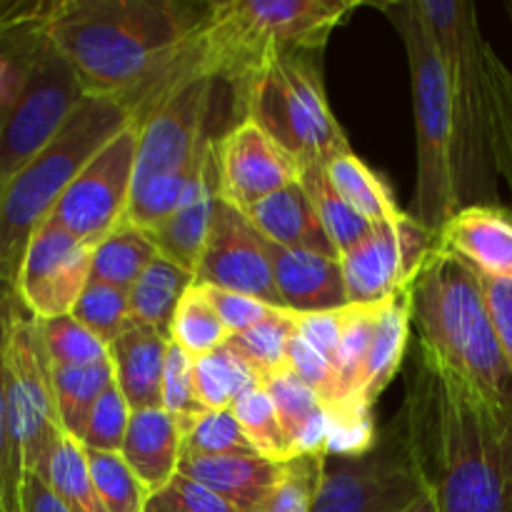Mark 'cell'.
Here are the masks:
<instances>
[{"instance_id":"obj_47","label":"cell","mask_w":512,"mask_h":512,"mask_svg":"<svg viewBox=\"0 0 512 512\" xmlns=\"http://www.w3.org/2000/svg\"><path fill=\"white\" fill-rule=\"evenodd\" d=\"M145 512H238L228 500L215 495L205 485L185 478L183 473L175 475L165 488L153 493L145 505Z\"/></svg>"},{"instance_id":"obj_52","label":"cell","mask_w":512,"mask_h":512,"mask_svg":"<svg viewBox=\"0 0 512 512\" xmlns=\"http://www.w3.org/2000/svg\"><path fill=\"white\" fill-rule=\"evenodd\" d=\"M20 512H73L63 503L58 493L48 485V480L35 473L23 475L20 485Z\"/></svg>"},{"instance_id":"obj_7","label":"cell","mask_w":512,"mask_h":512,"mask_svg":"<svg viewBox=\"0 0 512 512\" xmlns=\"http://www.w3.org/2000/svg\"><path fill=\"white\" fill-rule=\"evenodd\" d=\"M378 8L398 30L408 55L418 148V180L410 215L438 235L460 210L455 193L453 103L448 73L418 0H393L378 3Z\"/></svg>"},{"instance_id":"obj_14","label":"cell","mask_w":512,"mask_h":512,"mask_svg":"<svg viewBox=\"0 0 512 512\" xmlns=\"http://www.w3.org/2000/svg\"><path fill=\"white\" fill-rule=\"evenodd\" d=\"M215 80L198 78L170 93L138 125L135 185L193 168L208 148L205 133L213 108Z\"/></svg>"},{"instance_id":"obj_45","label":"cell","mask_w":512,"mask_h":512,"mask_svg":"<svg viewBox=\"0 0 512 512\" xmlns=\"http://www.w3.org/2000/svg\"><path fill=\"white\" fill-rule=\"evenodd\" d=\"M163 410L173 415L180 430L188 423H193L200 413H205L203 403H200L198 393H195L193 358L173 340H170L168 358H165Z\"/></svg>"},{"instance_id":"obj_49","label":"cell","mask_w":512,"mask_h":512,"mask_svg":"<svg viewBox=\"0 0 512 512\" xmlns=\"http://www.w3.org/2000/svg\"><path fill=\"white\" fill-rule=\"evenodd\" d=\"M348 308V305H345ZM345 308L328 310V313H308L298 315V335L318 350L330 365H338L340 343H343L345 333Z\"/></svg>"},{"instance_id":"obj_36","label":"cell","mask_w":512,"mask_h":512,"mask_svg":"<svg viewBox=\"0 0 512 512\" xmlns=\"http://www.w3.org/2000/svg\"><path fill=\"white\" fill-rule=\"evenodd\" d=\"M43 478L73 512H108L90 475L85 448L70 435L60 438Z\"/></svg>"},{"instance_id":"obj_2","label":"cell","mask_w":512,"mask_h":512,"mask_svg":"<svg viewBox=\"0 0 512 512\" xmlns=\"http://www.w3.org/2000/svg\"><path fill=\"white\" fill-rule=\"evenodd\" d=\"M203 10L178 0H58L48 40L85 95L115 100L140 125L170 95Z\"/></svg>"},{"instance_id":"obj_46","label":"cell","mask_w":512,"mask_h":512,"mask_svg":"<svg viewBox=\"0 0 512 512\" xmlns=\"http://www.w3.org/2000/svg\"><path fill=\"white\" fill-rule=\"evenodd\" d=\"M58 0H0V53L13 55L48 33Z\"/></svg>"},{"instance_id":"obj_35","label":"cell","mask_w":512,"mask_h":512,"mask_svg":"<svg viewBox=\"0 0 512 512\" xmlns=\"http://www.w3.org/2000/svg\"><path fill=\"white\" fill-rule=\"evenodd\" d=\"M170 340L178 343L193 360L223 348L230 340V330L220 320L203 285L193 283L183 295L170 325Z\"/></svg>"},{"instance_id":"obj_30","label":"cell","mask_w":512,"mask_h":512,"mask_svg":"<svg viewBox=\"0 0 512 512\" xmlns=\"http://www.w3.org/2000/svg\"><path fill=\"white\" fill-rule=\"evenodd\" d=\"M158 248L143 228L120 223L110 235H105L93 253V275L90 280L130 290L138 283L150 263L158 258Z\"/></svg>"},{"instance_id":"obj_22","label":"cell","mask_w":512,"mask_h":512,"mask_svg":"<svg viewBox=\"0 0 512 512\" xmlns=\"http://www.w3.org/2000/svg\"><path fill=\"white\" fill-rule=\"evenodd\" d=\"M243 215L270 243L340 260L338 248L333 245L330 235L325 233L308 193H305L298 180L270 195V198H265L263 203H258Z\"/></svg>"},{"instance_id":"obj_8","label":"cell","mask_w":512,"mask_h":512,"mask_svg":"<svg viewBox=\"0 0 512 512\" xmlns=\"http://www.w3.org/2000/svg\"><path fill=\"white\" fill-rule=\"evenodd\" d=\"M240 110L258 123L300 165H328L350 153L325 95L323 78L310 55H288L255 75L235 93Z\"/></svg>"},{"instance_id":"obj_23","label":"cell","mask_w":512,"mask_h":512,"mask_svg":"<svg viewBox=\"0 0 512 512\" xmlns=\"http://www.w3.org/2000/svg\"><path fill=\"white\" fill-rule=\"evenodd\" d=\"M120 455L153 495L178 475L183 460V433L173 415L163 408L138 410L130 415Z\"/></svg>"},{"instance_id":"obj_21","label":"cell","mask_w":512,"mask_h":512,"mask_svg":"<svg viewBox=\"0 0 512 512\" xmlns=\"http://www.w3.org/2000/svg\"><path fill=\"white\" fill-rule=\"evenodd\" d=\"M168 335L133 323L115 343L108 345L115 383L130 410L163 408V375L168 358Z\"/></svg>"},{"instance_id":"obj_18","label":"cell","mask_w":512,"mask_h":512,"mask_svg":"<svg viewBox=\"0 0 512 512\" xmlns=\"http://www.w3.org/2000/svg\"><path fill=\"white\" fill-rule=\"evenodd\" d=\"M283 308L290 313H328L348 305L340 260L308 250H290L265 240Z\"/></svg>"},{"instance_id":"obj_9","label":"cell","mask_w":512,"mask_h":512,"mask_svg":"<svg viewBox=\"0 0 512 512\" xmlns=\"http://www.w3.org/2000/svg\"><path fill=\"white\" fill-rule=\"evenodd\" d=\"M13 55L23 60V83L13 103L0 110V188L60 133L85 98L83 83L48 33Z\"/></svg>"},{"instance_id":"obj_54","label":"cell","mask_w":512,"mask_h":512,"mask_svg":"<svg viewBox=\"0 0 512 512\" xmlns=\"http://www.w3.org/2000/svg\"><path fill=\"white\" fill-rule=\"evenodd\" d=\"M403 512H438V510H435V503H433V498H430V493L425 490V493L420 495V498L415 500V503Z\"/></svg>"},{"instance_id":"obj_42","label":"cell","mask_w":512,"mask_h":512,"mask_svg":"<svg viewBox=\"0 0 512 512\" xmlns=\"http://www.w3.org/2000/svg\"><path fill=\"white\" fill-rule=\"evenodd\" d=\"M320 455H298L283 463L280 478L258 512H313L315 495H318L320 473H323Z\"/></svg>"},{"instance_id":"obj_56","label":"cell","mask_w":512,"mask_h":512,"mask_svg":"<svg viewBox=\"0 0 512 512\" xmlns=\"http://www.w3.org/2000/svg\"><path fill=\"white\" fill-rule=\"evenodd\" d=\"M0 512H5V510H3V505H0Z\"/></svg>"},{"instance_id":"obj_3","label":"cell","mask_w":512,"mask_h":512,"mask_svg":"<svg viewBox=\"0 0 512 512\" xmlns=\"http://www.w3.org/2000/svg\"><path fill=\"white\" fill-rule=\"evenodd\" d=\"M360 0H223L208 3L178 65V88L198 78L250 83L275 60L320 53Z\"/></svg>"},{"instance_id":"obj_13","label":"cell","mask_w":512,"mask_h":512,"mask_svg":"<svg viewBox=\"0 0 512 512\" xmlns=\"http://www.w3.org/2000/svg\"><path fill=\"white\" fill-rule=\"evenodd\" d=\"M93 245L83 243L53 220L30 235L15 278V298L35 320L73 313L93 275Z\"/></svg>"},{"instance_id":"obj_29","label":"cell","mask_w":512,"mask_h":512,"mask_svg":"<svg viewBox=\"0 0 512 512\" xmlns=\"http://www.w3.org/2000/svg\"><path fill=\"white\" fill-rule=\"evenodd\" d=\"M113 383L115 370L110 360L95 365H53L55 405H58V418L65 435L80 443L90 410Z\"/></svg>"},{"instance_id":"obj_26","label":"cell","mask_w":512,"mask_h":512,"mask_svg":"<svg viewBox=\"0 0 512 512\" xmlns=\"http://www.w3.org/2000/svg\"><path fill=\"white\" fill-rule=\"evenodd\" d=\"M410 330H413V310H410V285L400 293L378 303L373 340H370L368 370H365L363 398L368 405L385 393L400 370L408 350Z\"/></svg>"},{"instance_id":"obj_28","label":"cell","mask_w":512,"mask_h":512,"mask_svg":"<svg viewBox=\"0 0 512 512\" xmlns=\"http://www.w3.org/2000/svg\"><path fill=\"white\" fill-rule=\"evenodd\" d=\"M195 283V275L178 268L175 263L165 260L163 255L153 260L140 275L138 283L128 290L130 313L138 325L158 330L170 338V325H173L175 310L180 300Z\"/></svg>"},{"instance_id":"obj_19","label":"cell","mask_w":512,"mask_h":512,"mask_svg":"<svg viewBox=\"0 0 512 512\" xmlns=\"http://www.w3.org/2000/svg\"><path fill=\"white\" fill-rule=\"evenodd\" d=\"M218 203V153H215L213 145L188 198L180 203V208L168 220H163L158 228L145 230V233L150 235V240L165 260L188 270V273H195Z\"/></svg>"},{"instance_id":"obj_32","label":"cell","mask_w":512,"mask_h":512,"mask_svg":"<svg viewBox=\"0 0 512 512\" xmlns=\"http://www.w3.org/2000/svg\"><path fill=\"white\" fill-rule=\"evenodd\" d=\"M193 380L198 400L205 410L233 408L235 400L248 390L263 385L248 360L235 353L228 343L203 358L193 360Z\"/></svg>"},{"instance_id":"obj_48","label":"cell","mask_w":512,"mask_h":512,"mask_svg":"<svg viewBox=\"0 0 512 512\" xmlns=\"http://www.w3.org/2000/svg\"><path fill=\"white\" fill-rule=\"evenodd\" d=\"M288 368L308 385L310 390L318 393V398L323 400L325 410L333 403L335 398V370L323 355L315 348H310L300 335H295L293 343L288 350Z\"/></svg>"},{"instance_id":"obj_25","label":"cell","mask_w":512,"mask_h":512,"mask_svg":"<svg viewBox=\"0 0 512 512\" xmlns=\"http://www.w3.org/2000/svg\"><path fill=\"white\" fill-rule=\"evenodd\" d=\"M293 455H320L328 448V410L290 368L263 380Z\"/></svg>"},{"instance_id":"obj_51","label":"cell","mask_w":512,"mask_h":512,"mask_svg":"<svg viewBox=\"0 0 512 512\" xmlns=\"http://www.w3.org/2000/svg\"><path fill=\"white\" fill-rule=\"evenodd\" d=\"M483 290L495 333H498L500 348H503V355L512 373V283H498V280L483 278Z\"/></svg>"},{"instance_id":"obj_43","label":"cell","mask_w":512,"mask_h":512,"mask_svg":"<svg viewBox=\"0 0 512 512\" xmlns=\"http://www.w3.org/2000/svg\"><path fill=\"white\" fill-rule=\"evenodd\" d=\"M490 103H493V153L498 175L508 183L512 195V70L500 60V55L490 53Z\"/></svg>"},{"instance_id":"obj_17","label":"cell","mask_w":512,"mask_h":512,"mask_svg":"<svg viewBox=\"0 0 512 512\" xmlns=\"http://www.w3.org/2000/svg\"><path fill=\"white\" fill-rule=\"evenodd\" d=\"M438 248L463 260L480 278L512 283V210L503 205L460 208L438 233Z\"/></svg>"},{"instance_id":"obj_33","label":"cell","mask_w":512,"mask_h":512,"mask_svg":"<svg viewBox=\"0 0 512 512\" xmlns=\"http://www.w3.org/2000/svg\"><path fill=\"white\" fill-rule=\"evenodd\" d=\"M298 183L303 185V190L308 193L310 203H313L325 233L330 235V240H333V245L338 248L340 255H343L345 250L353 248V245H358L360 240L373 230V225H370L363 215L355 213V210L345 203L343 195L335 190V185L330 183L325 165H300Z\"/></svg>"},{"instance_id":"obj_40","label":"cell","mask_w":512,"mask_h":512,"mask_svg":"<svg viewBox=\"0 0 512 512\" xmlns=\"http://www.w3.org/2000/svg\"><path fill=\"white\" fill-rule=\"evenodd\" d=\"M90 475L108 512H145L150 493L120 453L85 450Z\"/></svg>"},{"instance_id":"obj_44","label":"cell","mask_w":512,"mask_h":512,"mask_svg":"<svg viewBox=\"0 0 512 512\" xmlns=\"http://www.w3.org/2000/svg\"><path fill=\"white\" fill-rule=\"evenodd\" d=\"M130 415L133 410H130L128 400L120 393L118 383H113L90 410V418L80 435V445L85 450H98V453H120L125 433H128Z\"/></svg>"},{"instance_id":"obj_4","label":"cell","mask_w":512,"mask_h":512,"mask_svg":"<svg viewBox=\"0 0 512 512\" xmlns=\"http://www.w3.org/2000/svg\"><path fill=\"white\" fill-rule=\"evenodd\" d=\"M410 310L425 358L512 410V373L473 268L435 245L410 283Z\"/></svg>"},{"instance_id":"obj_16","label":"cell","mask_w":512,"mask_h":512,"mask_svg":"<svg viewBox=\"0 0 512 512\" xmlns=\"http://www.w3.org/2000/svg\"><path fill=\"white\" fill-rule=\"evenodd\" d=\"M218 193L230 208L248 213L265 198L288 188L300 175L298 163L253 120L243 118L215 143Z\"/></svg>"},{"instance_id":"obj_5","label":"cell","mask_w":512,"mask_h":512,"mask_svg":"<svg viewBox=\"0 0 512 512\" xmlns=\"http://www.w3.org/2000/svg\"><path fill=\"white\" fill-rule=\"evenodd\" d=\"M435 35L453 103V170L460 208L498 205L493 153V103L488 58L493 53L473 3L418 0Z\"/></svg>"},{"instance_id":"obj_31","label":"cell","mask_w":512,"mask_h":512,"mask_svg":"<svg viewBox=\"0 0 512 512\" xmlns=\"http://www.w3.org/2000/svg\"><path fill=\"white\" fill-rule=\"evenodd\" d=\"M325 170H328L330 183L343 195L345 203L355 213L363 215L370 225L390 223V220L403 213L393 200V195H390L388 185L383 183V178L375 170H370L353 150L330 160Z\"/></svg>"},{"instance_id":"obj_50","label":"cell","mask_w":512,"mask_h":512,"mask_svg":"<svg viewBox=\"0 0 512 512\" xmlns=\"http://www.w3.org/2000/svg\"><path fill=\"white\" fill-rule=\"evenodd\" d=\"M205 293H208L210 303L215 305L218 310L220 320L225 323V328L230 330V335H238L243 330L253 328L258 325L260 320H265L270 315V305L260 303V300L250 298V295H240L233 293V290H223V288H208L203 285Z\"/></svg>"},{"instance_id":"obj_53","label":"cell","mask_w":512,"mask_h":512,"mask_svg":"<svg viewBox=\"0 0 512 512\" xmlns=\"http://www.w3.org/2000/svg\"><path fill=\"white\" fill-rule=\"evenodd\" d=\"M23 83V60L18 55L0 53V110L8 108Z\"/></svg>"},{"instance_id":"obj_24","label":"cell","mask_w":512,"mask_h":512,"mask_svg":"<svg viewBox=\"0 0 512 512\" xmlns=\"http://www.w3.org/2000/svg\"><path fill=\"white\" fill-rule=\"evenodd\" d=\"M283 463L260 455H228V458H183L178 473L205 485L228 500L238 512H258L280 478Z\"/></svg>"},{"instance_id":"obj_37","label":"cell","mask_w":512,"mask_h":512,"mask_svg":"<svg viewBox=\"0 0 512 512\" xmlns=\"http://www.w3.org/2000/svg\"><path fill=\"white\" fill-rule=\"evenodd\" d=\"M233 413L238 418L240 428H243L245 438H248V443L253 445L260 458L273 460V463H288V460L295 458L283 433V425L278 420V413H275L273 400H270L268 390L263 385L240 395L233 405Z\"/></svg>"},{"instance_id":"obj_6","label":"cell","mask_w":512,"mask_h":512,"mask_svg":"<svg viewBox=\"0 0 512 512\" xmlns=\"http://www.w3.org/2000/svg\"><path fill=\"white\" fill-rule=\"evenodd\" d=\"M128 110L110 98L85 95L60 133L0 188V280L15 285L30 235L53 208L83 165L130 125Z\"/></svg>"},{"instance_id":"obj_20","label":"cell","mask_w":512,"mask_h":512,"mask_svg":"<svg viewBox=\"0 0 512 512\" xmlns=\"http://www.w3.org/2000/svg\"><path fill=\"white\" fill-rule=\"evenodd\" d=\"M395 220L373 225L358 245L340 255L348 305H378L408 288Z\"/></svg>"},{"instance_id":"obj_1","label":"cell","mask_w":512,"mask_h":512,"mask_svg":"<svg viewBox=\"0 0 512 512\" xmlns=\"http://www.w3.org/2000/svg\"><path fill=\"white\" fill-rule=\"evenodd\" d=\"M400 423L438 512H512V410L415 358Z\"/></svg>"},{"instance_id":"obj_11","label":"cell","mask_w":512,"mask_h":512,"mask_svg":"<svg viewBox=\"0 0 512 512\" xmlns=\"http://www.w3.org/2000/svg\"><path fill=\"white\" fill-rule=\"evenodd\" d=\"M8 390L23 470L43 478L50 455L65 433L55 405L53 365L40 335V323L18 298L8 338Z\"/></svg>"},{"instance_id":"obj_10","label":"cell","mask_w":512,"mask_h":512,"mask_svg":"<svg viewBox=\"0 0 512 512\" xmlns=\"http://www.w3.org/2000/svg\"><path fill=\"white\" fill-rule=\"evenodd\" d=\"M425 493L400 418L363 455H325L313 512H403Z\"/></svg>"},{"instance_id":"obj_41","label":"cell","mask_w":512,"mask_h":512,"mask_svg":"<svg viewBox=\"0 0 512 512\" xmlns=\"http://www.w3.org/2000/svg\"><path fill=\"white\" fill-rule=\"evenodd\" d=\"M45 350L53 365H95L110 360L108 345L73 315L38 320Z\"/></svg>"},{"instance_id":"obj_15","label":"cell","mask_w":512,"mask_h":512,"mask_svg":"<svg viewBox=\"0 0 512 512\" xmlns=\"http://www.w3.org/2000/svg\"><path fill=\"white\" fill-rule=\"evenodd\" d=\"M195 283L250 295L270 308H283L265 238L240 210L220 200L210 235L195 268Z\"/></svg>"},{"instance_id":"obj_55","label":"cell","mask_w":512,"mask_h":512,"mask_svg":"<svg viewBox=\"0 0 512 512\" xmlns=\"http://www.w3.org/2000/svg\"><path fill=\"white\" fill-rule=\"evenodd\" d=\"M508 13H510V18H512V3L508 5Z\"/></svg>"},{"instance_id":"obj_27","label":"cell","mask_w":512,"mask_h":512,"mask_svg":"<svg viewBox=\"0 0 512 512\" xmlns=\"http://www.w3.org/2000/svg\"><path fill=\"white\" fill-rule=\"evenodd\" d=\"M13 308V285L0 280V505L5 512H20V485L25 475L8 390V338Z\"/></svg>"},{"instance_id":"obj_12","label":"cell","mask_w":512,"mask_h":512,"mask_svg":"<svg viewBox=\"0 0 512 512\" xmlns=\"http://www.w3.org/2000/svg\"><path fill=\"white\" fill-rule=\"evenodd\" d=\"M138 125H125L83 165L50 220L88 245H98L128 215L135 180Z\"/></svg>"},{"instance_id":"obj_39","label":"cell","mask_w":512,"mask_h":512,"mask_svg":"<svg viewBox=\"0 0 512 512\" xmlns=\"http://www.w3.org/2000/svg\"><path fill=\"white\" fill-rule=\"evenodd\" d=\"M70 315L83 323L90 333L98 335L105 345L115 343L135 323L130 313L128 290L113 288L98 280H90Z\"/></svg>"},{"instance_id":"obj_34","label":"cell","mask_w":512,"mask_h":512,"mask_svg":"<svg viewBox=\"0 0 512 512\" xmlns=\"http://www.w3.org/2000/svg\"><path fill=\"white\" fill-rule=\"evenodd\" d=\"M298 335V313L273 308L265 320L238 335H230L228 345L243 355L260 380L288 368V350Z\"/></svg>"},{"instance_id":"obj_38","label":"cell","mask_w":512,"mask_h":512,"mask_svg":"<svg viewBox=\"0 0 512 512\" xmlns=\"http://www.w3.org/2000/svg\"><path fill=\"white\" fill-rule=\"evenodd\" d=\"M183 458H228L258 455L245 438L233 408L205 410L183 430Z\"/></svg>"}]
</instances>
